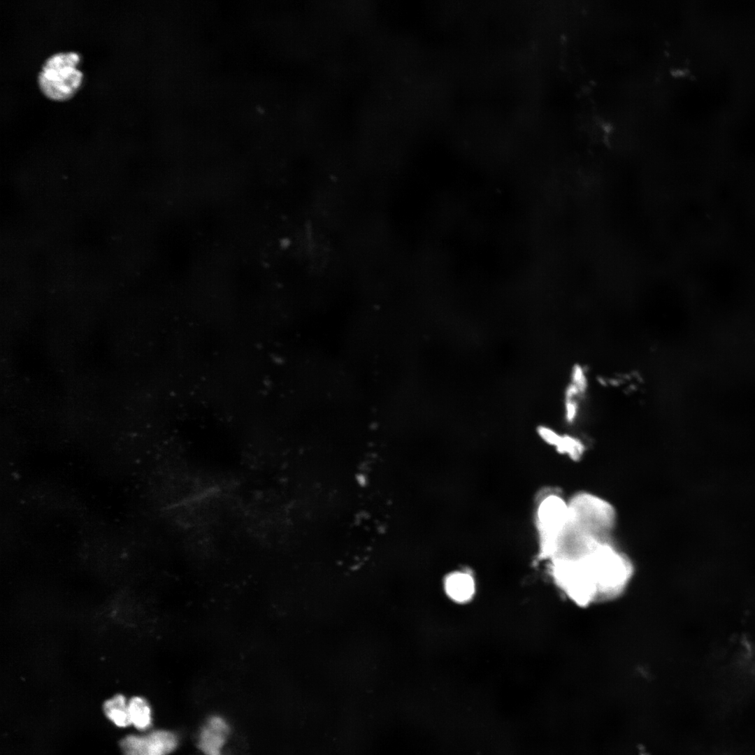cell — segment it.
<instances>
[{
    "mask_svg": "<svg viewBox=\"0 0 755 755\" xmlns=\"http://www.w3.org/2000/svg\"><path fill=\"white\" fill-rule=\"evenodd\" d=\"M80 55L74 51L55 52L45 59L37 76L41 92L47 98L64 101L71 97L82 82L78 69Z\"/></svg>",
    "mask_w": 755,
    "mask_h": 755,
    "instance_id": "obj_1",
    "label": "cell"
},
{
    "mask_svg": "<svg viewBox=\"0 0 755 755\" xmlns=\"http://www.w3.org/2000/svg\"><path fill=\"white\" fill-rule=\"evenodd\" d=\"M568 522L582 531L612 536L617 522L614 506L599 496L577 492L568 498Z\"/></svg>",
    "mask_w": 755,
    "mask_h": 755,
    "instance_id": "obj_2",
    "label": "cell"
},
{
    "mask_svg": "<svg viewBox=\"0 0 755 755\" xmlns=\"http://www.w3.org/2000/svg\"><path fill=\"white\" fill-rule=\"evenodd\" d=\"M568 499L559 490H546L538 497L535 521L542 558L547 557L557 542L568 523Z\"/></svg>",
    "mask_w": 755,
    "mask_h": 755,
    "instance_id": "obj_3",
    "label": "cell"
},
{
    "mask_svg": "<svg viewBox=\"0 0 755 755\" xmlns=\"http://www.w3.org/2000/svg\"><path fill=\"white\" fill-rule=\"evenodd\" d=\"M122 755H168L178 745L176 735L164 730L143 735H128L119 742Z\"/></svg>",
    "mask_w": 755,
    "mask_h": 755,
    "instance_id": "obj_4",
    "label": "cell"
},
{
    "mask_svg": "<svg viewBox=\"0 0 755 755\" xmlns=\"http://www.w3.org/2000/svg\"><path fill=\"white\" fill-rule=\"evenodd\" d=\"M537 432L544 442L554 447L559 453L575 461L581 459L584 454V444L575 436L561 434L544 425L538 426Z\"/></svg>",
    "mask_w": 755,
    "mask_h": 755,
    "instance_id": "obj_5",
    "label": "cell"
},
{
    "mask_svg": "<svg viewBox=\"0 0 755 755\" xmlns=\"http://www.w3.org/2000/svg\"><path fill=\"white\" fill-rule=\"evenodd\" d=\"M228 726L220 717H213L201 731L199 740L200 749L206 755H221L220 751L228 732Z\"/></svg>",
    "mask_w": 755,
    "mask_h": 755,
    "instance_id": "obj_6",
    "label": "cell"
},
{
    "mask_svg": "<svg viewBox=\"0 0 755 755\" xmlns=\"http://www.w3.org/2000/svg\"><path fill=\"white\" fill-rule=\"evenodd\" d=\"M445 589L448 596L458 603L470 600L475 593V584L472 575L464 570L449 574L445 580Z\"/></svg>",
    "mask_w": 755,
    "mask_h": 755,
    "instance_id": "obj_7",
    "label": "cell"
},
{
    "mask_svg": "<svg viewBox=\"0 0 755 755\" xmlns=\"http://www.w3.org/2000/svg\"><path fill=\"white\" fill-rule=\"evenodd\" d=\"M106 717L115 726L124 728L130 724L128 703L122 694H117L105 701L103 705Z\"/></svg>",
    "mask_w": 755,
    "mask_h": 755,
    "instance_id": "obj_8",
    "label": "cell"
},
{
    "mask_svg": "<svg viewBox=\"0 0 755 755\" xmlns=\"http://www.w3.org/2000/svg\"><path fill=\"white\" fill-rule=\"evenodd\" d=\"M128 708L131 723L138 730L148 728L152 724L151 708L148 701L140 696L129 699Z\"/></svg>",
    "mask_w": 755,
    "mask_h": 755,
    "instance_id": "obj_9",
    "label": "cell"
},
{
    "mask_svg": "<svg viewBox=\"0 0 755 755\" xmlns=\"http://www.w3.org/2000/svg\"><path fill=\"white\" fill-rule=\"evenodd\" d=\"M583 394L573 384L569 383L564 394V414L567 422L573 423L577 418L580 411V398Z\"/></svg>",
    "mask_w": 755,
    "mask_h": 755,
    "instance_id": "obj_10",
    "label": "cell"
},
{
    "mask_svg": "<svg viewBox=\"0 0 755 755\" xmlns=\"http://www.w3.org/2000/svg\"><path fill=\"white\" fill-rule=\"evenodd\" d=\"M570 378V383L575 386L584 395L587 391L589 387V380L586 369L578 364H575L571 369Z\"/></svg>",
    "mask_w": 755,
    "mask_h": 755,
    "instance_id": "obj_11",
    "label": "cell"
}]
</instances>
